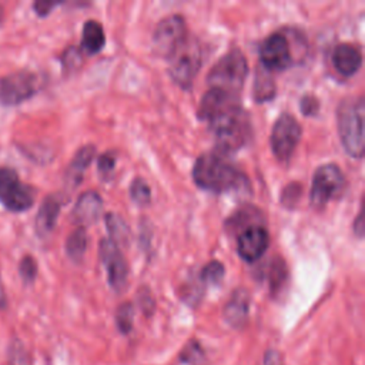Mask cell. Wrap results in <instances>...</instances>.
Instances as JSON below:
<instances>
[{
  "instance_id": "cell-1",
  "label": "cell",
  "mask_w": 365,
  "mask_h": 365,
  "mask_svg": "<svg viewBox=\"0 0 365 365\" xmlns=\"http://www.w3.org/2000/svg\"><path fill=\"white\" fill-rule=\"evenodd\" d=\"M194 182L207 191L228 192L248 185L245 175L218 151L201 154L192 167Z\"/></svg>"
},
{
  "instance_id": "cell-2",
  "label": "cell",
  "mask_w": 365,
  "mask_h": 365,
  "mask_svg": "<svg viewBox=\"0 0 365 365\" xmlns=\"http://www.w3.org/2000/svg\"><path fill=\"white\" fill-rule=\"evenodd\" d=\"M210 124L218 153L222 155L240 150L251 135V121L241 106L227 111Z\"/></svg>"
},
{
  "instance_id": "cell-3",
  "label": "cell",
  "mask_w": 365,
  "mask_h": 365,
  "mask_svg": "<svg viewBox=\"0 0 365 365\" xmlns=\"http://www.w3.org/2000/svg\"><path fill=\"white\" fill-rule=\"evenodd\" d=\"M338 133L345 151L354 158L364 155V103L362 98H349L338 108Z\"/></svg>"
},
{
  "instance_id": "cell-4",
  "label": "cell",
  "mask_w": 365,
  "mask_h": 365,
  "mask_svg": "<svg viewBox=\"0 0 365 365\" xmlns=\"http://www.w3.org/2000/svg\"><path fill=\"white\" fill-rule=\"evenodd\" d=\"M248 74V64L245 56L234 48L225 53L210 70V88H218L231 94H238L244 86Z\"/></svg>"
},
{
  "instance_id": "cell-5",
  "label": "cell",
  "mask_w": 365,
  "mask_h": 365,
  "mask_svg": "<svg viewBox=\"0 0 365 365\" xmlns=\"http://www.w3.org/2000/svg\"><path fill=\"white\" fill-rule=\"evenodd\" d=\"M170 76L182 88H190L200 67H201V47L195 38L185 37L182 43L168 56Z\"/></svg>"
},
{
  "instance_id": "cell-6",
  "label": "cell",
  "mask_w": 365,
  "mask_h": 365,
  "mask_svg": "<svg viewBox=\"0 0 365 365\" xmlns=\"http://www.w3.org/2000/svg\"><path fill=\"white\" fill-rule=\"evenodd\" d=\"M345 187V178L336 164L328 163L317 168L311 185V202L314 207L321 208L339 194Z\"/></svg>"
},
{
  "instance_id": "cell-7",
  "label": "cell",
  "mask_w": 365,
  "mask_h": 365,
  "mask_svg": "<svg viewBox=\"0 0 365 365\" xmlns=\"http://www.w3.org/2000/svg\"><path fill=\"white\" fill-rule=\"evenodd\" d=\"M0 202L10 211H26L34 202L33 190L10 167H0Z\"/></svg>"
},
{
  "instance_id": "cell-8",
  "label": "cell",
  "mask_w": 365,
  "mask_h": 365,
  "mask_svg": "<svg viewBox=\"0 0 365 365\" xmlns=\"http://www.w3.org/2000/svg\"><path fill=\"white\" fill-rule=\"evenodd\" d=\"M301 138V125L289 113H282L271 130V148L279 161H288Z\"/></svg>"
},
{
  "instance_id": "cell-9",
  "label": "cell",
  "mask_w": 365,
  "mask_h": 365,
  "mask_svg": "<svg viewBox=\"0 0 365 365\" xmlns=\"http://www.w3.org/2000/svg\"><path fill=\"white\" fill-rule=\"evenodd\" d=\"M38 90V77L27 70H19L0 78V101L6 106L20 104Z\"/></svg>"
},
{
  "instance_id": "cell-10",
  "label": "cell",
  "mask_w": 365,
  "mask_h": 365,
  "mask_svg": "<svg viewBox=\"0 0 365 365\" xmlns=\"http://www.w3.org/2000/svg\"><path fill=\"white\" fill-rule=\"evenodd\" d=\"M259 60L265 70L279 71L294 63V51L285 33H272L261 44Z\"/></svg>"
},
{
  "instance_id": "cell-11",
  "label": "cell",
  "mask_w": 365,
  "mask_h": 365,
  "mask_svg": "<svg viewBox=\"0 0 365 365\" xmlns=\"http://www.w3.org/2000/svg\"><path fill=\"white\" fill-rule=\"evenodd\" d=\"M185 21L180 14H170L158 21L153 41L161 56H170L185 38Z\"/></svg>"
},
{
  "instance_id": "cell-12",
  "label": "cell",
  "mask_w": 365,
  "mask_h": 365,
  "mask_svg": "<svg viewBox=\"0 0 365 365\" xmlns=\"http://www.w3.org/2000/svg\"><path fill=\"white\" fill-rule=\"evenodd\" d=\"M98 257L101 264L107 269V278L110 287L121 292L127 285V264L123 254L111 240L104 238L100 241L98 247Z\"/></svg>"
},
{
  "instance_id": "cell-13",
  "label": "cell",
  "mask_w": 365,
  "mask_h": 365,
  "mask_svg": "<svg viewBox=\"0 0 365 365\" xmlns=\"http://www.w3.org/2000/svg\"><path fill=\"white\" fill-rule=\"evenodd\" d=\"M238 106H241L238 94H231L218 88H210L201 97L198 106V117L211 123Z\"/></svg>"
},
{
  "instance_id": "cell-14",
  "label": "cell",
  "mask_w": 365,
  "mask_h": 365,
  "mask_svg": "<svg viewBox=\"0 0 365 365\" xmlns=\"http://www.w3.org/2000/svg\"><path fill=\"white\" fill-rule=\"evenodd\" d=\"M269 244V235L264 227L252 225L244 228L238 237L237 248L240 257L247 262H254L262 257Z\"/></svg>"
},
{
  "instance_id": "cell-15",
  "label": "cell",
  "mask_w": 365,
  "mask_h": 365,
  "mask_svg": "<svg viewBox=\"0 0 365 365\" xmlns=\"http://www.w3.org/2000/svg\"><path fill=\"white\" fill-rule=\"evenodd\" d=\"M250 301L251 298L245 288H237L231 294L224 307V319L230 327L240 329L247 324L250 315Z\"/></svg>"
},
{
  "instance_id": "cell-16",
  "label": "cell",
  "mask_w": 365,
  "mask_h": 365,
  "mask_svg": "<svg viewBox=\"0 0 365 365\" xmlns=\"http://www.w3.org/2000/svg\"><path fill=\"white\" fill-rule=\"evenodd\" d=\"M332 64L339 74L349 77L355 74L362 64L361 50L352 43L338 44L332 53Z\"/></svg>"
},
{
  "instance_id": "cell-17",
  "label": "cell",
  "mask_w": 365,
  "mask_h": 365,
  "mask_svg": "<svg viewBox=\"0 0 365 365\" xmlns=\"http://www.w3.org/2000/svg\"><path fill=\"white\" fill-rule=\"evenodd\" d=\"M103 212V200L96 191H86L83 192L73 210V218L76 222L81 224H91L100 218Z\"/></svg>"
},
{
  "instance_id": "cell-18",
  "label": "cell",
  "mask_w": 365,
  "mask_h": 365,
  "mask_svg": "<svg viewBox=\"0 0 365 365\" xmlns=\"http://www.w3.org/2000/svg\"><path fill=\"white\" fill-rule=\"evenodd\" d=\"M60 207L61 202L56 195H48L43 200L36 217V230L40 235H46L54 228Z\"/></svg>"
},
{
  "instance_id": "cell-19",
  "label": "cell",
  "mask_w": 365,
  "mask_h": 365,
  "mask_svg": "<svg viewBox=\"0 0 365 365\" xmlns=\"http://www.w3.org/2000/svg\"><path fill=\"white\" fill-rule=\"evenodd\" d=\"M96 154V148L94 145H84L81 147L76 155L73 157L68 168H67V181L73 185H77L84 174V170L90 165L91 160L94 158Z\"/></svg>"
},
{
  "instance_id": "cell-20",
  "label": "cell",
  "mask_w": 365,
  "mask_h": 365,
  "mask_svg": "<svg viewBox=\"0 0 365 365\" xmlns=\"http://www.w3.org/2000/svg\"><path fill=\"white\" fill-rule=\"evenodd\" d=\"M106 43V36H104V29L97 20H87L83 26V40H81V47L90 53L96 54L98 53Z\"/></svg>"
},
{
  "instance_id": "cell-21",
  "label": "cell",
  "mask_w": 365,
  "mask_h": 365,
  "mask_svg": "<svg viewBox=\"0 0 365 365\" xmlns=\"http://www.w3.org/2000/svg\"><path fill=\"white\" fill-rule=\"evenodd\" d=\"M275 96V81L271 77L269 71L262 68H258L255 73L254 80V98L258 103H264L271 100Z\"/></svg>"
},
{
  "instance_id": "cell-22",
  "label": "cell",
  "mask_w": 365,
  "mask_h": 365,
  "mask_svg": "<svg viewBox=\"0 0 365 365\" xmlns=\"http://www.w3.org/2000/svg\"><path fill=\"white\" fill-rule=\"evenodd\" d=\"M87 250V232L84 227L76 228L66 241V252L74 261L80 262Z\"/></svg>"
},
{
  "instance_id": "cell-23",
  "label": "cell",
  "mask_w": 365,
  "mask_h": 365,
  "mask_svg": "<svg viewBox=\"0 0 365 365\" xmlns=\"http://www.w3.org/2000/svg\"><path fill=\"white\" fill-rule=\"evenodd\" d=\"M106 224H107V228H108V232L111 235V241L117 245L120 242H125L128 240V227L127 224L121 220L120 215L117 214H113V212H108L106 215Z\"/></svg>"
},
{
  "instance_id": "cell-24",
  "label": "cell",
  "mask_w": 365,
  "mask_h": 365,
  "mask_svg": "<svg viewBox=\"0 0 365 365\" xmlns=\"http://www.w3.org/2000/svg\"><path fill=\"white\" fill-rule=\"evenodd\" d=\"M268 278H269L271 292L277 294L287 281V267H285V262L282 259H279V258L272 259V262L269 265Z\"/></svg>"
},
{
  "instance_id": "cell-25",
  "label": "cell",
  "mask_w": 365,
  "mask_h": 365,
  "mask_svg": "<svg viewBox=\"0 0 365 365\" xmlns=\"http://www.w3.org/2000/svg\"><path fill=\"white\" fill-rule=\"evenodd\" d=\"M134 322V307L131 302L121 304L115 311V324L120 332L128 334L133 329Z\"/></svg>"
},
{
  "instance_id": "cell-26",
  "label": "cell",
  "mask_w": 365,
  "mask_h": 365,
  "mask_svg": "<svg viewBox=\"0 0 365 365\" xmlns=\"http://www.w3.org/2000/svg\"><path fill=\"white\" fill-rule=\"evenodd\" d=\"M130 195L131 200L137 204V205H147L150 202L151 198V190L150 185L143 180V178H135L131 182L130 187Z\"/></svg>"
},
{
  "instance_id": "cell-27",
  "label": "cell",
  "mask_w": 365,
  "mask_h": 365,
  "mask_svg": "<svg viewBox=\"0 0 365 365\" xmlns=\"http://www.w3.org/2000/svg\"><path fill=\"white\" fill-rule=\"evenodd\" d=\"M225 268L220 261H211L201 269V281L205 284H220L224 278Z\"/></svg>"
},
{
  "instance_id": "cell-28",
  "label": "cell",
  "mask_w": 365,
  "mask_h": 365,
  "mask_svg": "<svg viewBox=\"0 0 365 365\" xmlns=\"http://www.w3.org/2000/svg\"><path fill=\"white\" fill-rule=\"evenodd\" d=\"M301 194H302V188L298 182H292L289 185H287L281 194V202L284 204V207H294L297 205L298 200L301 198Z\"/></svg>"
},
{
  "instance_id": "cell-29",
  "label": "cell",
  "mask_w": 365,
  "mask_h": 365,
  "mask_svg": "<svg viewBox=\"0 0 365 365\" xmlns=\"http://www.w3.org/2000/svg\"><path fill=\"white\" fill-rule=\"evenodd\" d=\"M19 271L21 278L24 279V282H31L34 281L36 275H37V262L31 255H26L21 258L20 265H19Z\"/></svg>"
},
{
  "instance_id": "cell-30",
  "label": "cell",
  "mask_w": 365,
  "mask_h": 365,
  "mask_svg": "<svg viewBox=\"0 0 365 365\" xmlns=\"http://www.w3.org/2000/svg\"><path fill=\"white\" fill-rule=\"evenodd\" d=\"M301 111L304 115H315L319 110V101L315 96L312 94H305L302 98H301Z\"/></svg>"
},
{
  "instance_id": "cell-31",
  "label": "cell",
  "mask_w": 365,
  "mask_h": 365,
  "mask_svg": "<svg viewBox=\"0 0 365 365\" xmlns=\"http://www.w3.org/2000/svg\"><path fill=\"white\" fill-rule=\"evenodd\" d=\"M97 165H98L100 174H104V175L110 174L114 170V167H115V155H114V153L113 151H107L103 155H100Z\"/></svg>"
},
{
  "instance_id": "cell-32",
  "label": "cell",
  "mask_w": 365,
  "mask_h": 365,
  "mask_svg": "<svg viewBox=\"0 0 365 365\" xmlns=\"http://www.w3.org/2000/svg\"><path fill=\"white\" fill-rule=\"evenodd\" d=\"M197 354H202V349L197 341H190L188 345H185L184 351L181 352V361L182 362H195Z\"/></svg>"
},
{
  "instance_id": "cell-33",
  "label": "cell",
  "mask_w": 365,
  "mask_h": 365,
  "mask_svg": "<svg viewBox=\"0 0 365 365\" xmlns=\"http://www.w3.org/2000/svg\"><path fill=\"white\" fill-rule=\"evenodd\" d=\"M138 301H140V307L144 311V314L150 315L153 312V309H154V299H153L150 291L141 289L138 292Z\"/></svg>"
},
{
  "instance_id": "cell-34",
  "label": "cell",
  "mask_w": 365,
  "mask_h": 365,
  "mask_svg": "<svg viewBox=\"0 0 365 365\" xmlns=\"http://www.w3.org/2000/svg\"><path fill=\"white\" fill-rule=\"evenodd\" d=\"M56 6H57V3H51V1H36L33 4V7H34V10L38 16L48 14L51 11V9L56 7Z\"/></svg>"
},
{
  "instance_id": "cell-35",
  "label": "cell",
  "mask_w": 365,
  "mask_h": 365,
  "mask_svg": "<svg viewBox=\"0 0 365 365\" xmlns=\"http://www.w3.org/2000/svg\"><path fill=\"white\" fill-rule=\"evenodd\" d=\"M265 365H284L281 354L275 349L267 351L265 352Z\"/></svg>"
},
{
  "instance_id": "cell-36",
  "label": "cell",
  "mask_w": 365,
  "mask_h": 365,
  "mask_svg": "<svg viewBox=\"0 0 365 365\" xmlns=\"http://www.w3.org/2000/svg\"><path fill=\"white\" fill-rule=\"evenodd\" d=\"M354 231H356L358 235H362L364 225H362V215H361V214H359L358 218H356V225H354Z\"/></svg>"
},
{
  "instance_id": "cell-37",
  "label": "cell",
  "mask_w": 365,
  "mask_h": 365,
  "mask_svg": "<svg viewBox=\"0 0 365 365\" xmlns=\"http://www.w3.org/2000/svg\"><path fill=\"white\" fill-rule=\"evenodd\" d=\"M4 305H6V292H4V288H3V284L0 279V308H3Z\"/></svg>"
}]
</instances>
